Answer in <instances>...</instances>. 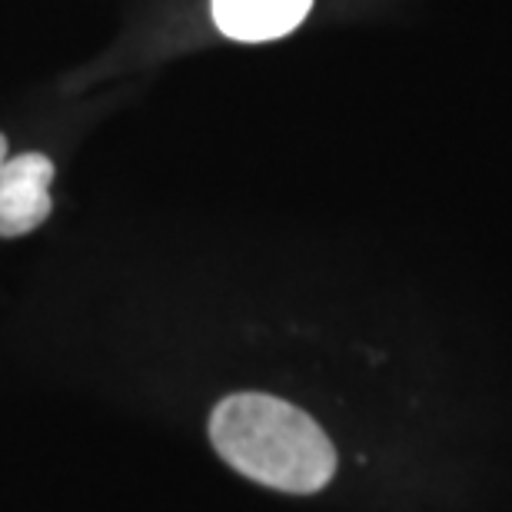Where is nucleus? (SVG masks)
Returning <instances> with one entry per match:
<instances>
[{
  "instance_id": "obj_3",
  "label": "nucleus",
  "mask_w": 512,
  "mask_h": 512,
  "mask_svg": "<svg viewBox=\"0 0 512 512\" xmlns=\"http://www.w3.org/2000/svg\"><path fill=\"white\" fill-rule=\"evenodd\" d=\"M213 20L227 37L243 44L286 37L303 24L313 0H213Z\"/></svg>"
},
{
  "instance_id": "obj_4",
  "label": "nucleus",
  "mask_w": 512,
  "mask_h": 512,
  "mask_svg": "<svg viewBox=\"0 0 512 512\" xmlns=\"http://www.w3.org/2000/svg\"><path fill=\"white\" fill-rule=\"evenodd\" d=\"M4 163H7V137L0 133V167H4Z\"/></svg>"
},
{
  "instance_id": "obj_2",
  "label": "nucleus",
  "mask_w": 512,
  "mask_h": 512,
  "mask_svg": "<svg viewBox=\"0 0 512 512\" xmlns=\"http://www.w3.org/2000/svg\"><path fill=\"white\" fill-rule=\"evenodd\" d=\"M54 163L44 153H20L0 167V237H24L50 217Z\"/></svg>"
},
{
  "instance_id": "obj_1",
  "label": "nucleus",
  "mask_w": 512,
  "mask_h": 512,
  "mask_svg": "<svg viewBox=\"0 0 512 512\" xmlns=\"http://www.w3.org/2000/svg\"><path fill=\"white\" fill-rule=\"evenodd\" d=\"M210 443L253 483L280 493H320L336 473V449L310 413L266 393H233L210 413Z\"/></svg>"
}]
</instances>
